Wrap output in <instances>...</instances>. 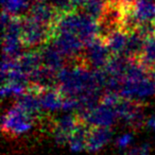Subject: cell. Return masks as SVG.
<instances>
[{"instance_id":"1","label":"cell","mask_w":155,"mask_h":155,"mask_svg":"<svg viewBox=\"0 0 155 155\" xmlns=\"http://www.w3.org/2000/svg\"><path fill=\"white\" fill-rule=\"evenodd\" d=\"M83 56L89 67H93L94 70H100L105 68L113 58V54L104 43L103 38L97 36L86 45Z\"/></svg>"},{"instance_id":"2","label":"cell","mask_w":155,"mask_h":155,"mask_svg":"<svg viewBox=\"0 0 155 155\" xmlns=\"http://www.w3.org/2000/svg\"><path fill=\"white\" fill-rule=\"evenodd\" d=\"M33 120V117L15 105L2 117V131L8 134L20 135L32 127Z\"/></svg>"},{"instance_id":"3","label":"cell","mask_w":155,"mask_h":155,"mask_svg":"<svg viewBox=\"0 0 155 155\" xmlns=\"http://www.w3.org/2000/svg\"><path fill=\"white\" fill-rule=\"evenodd\" d=\"M80 122V117L75 115H66L60 118L53 127V134L56 142L60 144H65L70 140L75 127Z\"/></svg>"},{"instance_id":"4","label":"cell","mask_w":155,"mask_h":155,"mask_svg":"<svg viewBox=\"0 0 155 155\" xmlns=\"http://www.w3.org/2000/svg\"><path fill=\"white\" fill-rule=\"evenodd\" d=\"M38 98L43 110H55L63 108L65 99H66V97L63 95L58 87L45 88L38 94Z\"/></svg>"},{"instance_id":"5","label":"cell","mask_w":155,"mask_h":155,"mask_svg":"<svg viewBox=\"0 0 155 155\" xmlns=\"http://www.w3.org/2000/svg\"><path fill=\"white\" fill-rule=\"evenodd\" d=\"M112 136L110 127H95L91 125L87 137L86 150L91 152L98 151L108 142Z\"/></svg>"},{"instance_id":"6","label":"cell","mask_w":155,"mask_h":155,"mask_svg":"<svg viewBox=\"0 0 155 155\" xmlns=\"http://www.w3.org/2000/svg\"><path fill=\"white\" fill-rule=\"evenodd\" d=\"M127 38L129 33L122 29H117L103 37V41L113 55H123L127 48Z\"/></svg>"},{"instance_id":"7","label":"cell","mask_w":155,"mask_h":155,"mask_svg":"<svg viewBox=\"0 0 155 155\" xmlns=\"http://www.w3.org/2000/svg\"><path fill=\"white\" fill-rule=\"evenodd\" d=\"M79 116V115H78ZM91 124L80 118V122L75 127L70 140H69V147L74 152H80L82 150H86L87 137H88Z\"/></svg>"},{"instance_id":"8","label":"cell","mask_w":155,"mask_h":155,"mask_svg":"<svg viewBox=\"0 0 155 155\" xmlns=\"http://www.w3.org/2000/svg\"><path fill=\"white\" fill-rule=\"evenodd\" d=\"M136 62L146 67L148 70L155 69V32L146 38L141 54Z\"/></svg>"},{"instance_id":"9","label":"cell","mask_w":155,"mask_h":155,"mask_svg":"<svg viewBox=\"0 0 155 155\" xmlns=\"http://www.w3.org/2000/svg\"><path fill=\"white\" fill-rule=\"evenodd\" d=\"M105 5L106 0H86L81 11L85 12L96 20H98L103 13Z\"/></svg>"},{"instance_id":"10","label":"cell","mask_w":155,"mask_h":155,"mask_svg":"<svg viewBox=\"0 0 155 155\" xmlns=\"http://www.w3.org/2000/svg\"><path fill=\"white\" fill-rule=\"evenodd\" d=\"M149 153H150L149 144H142L137 148H133L129 151H125L120 155H149Z\"/></svg>"},{"instance_id":"11","label":"cell","mask_w":155,"mask_h":155,"mask_svg":"<svg viewBox=\"0 0 155 155\" xmlns=\"http://www.w3.org/2000/svg\"><path fill=\"white\" fill-rule=\"evenodd\" d=\"M133 139V136L132 134H124V135L120 136V137L117 139V146L119 148H125L130 144V142Z\"/></svg>"},{"instance_id":"12","label":"cell","mask_w":155,"mask_h":155,"mask_svg":"<svg viewBox=\"0 0 155 155\" xmlns=\"http://www.w3.org/2000/svg\"><path fill=\"white\" fill-rule=\"evenodd\" d=\"M147 125H148L150 129L155 130V117H151V118L147 121Z\"/></svg>"},{"instance_id":"13","label":"cell","mask_w":155,"mask_h":155,"mask_svg":"<svg viewBox=\"0 0 155 155\" xmlns=\"http://www.w3.org/2000/svg\"><path fill=\"white\" fill-rule=\"evenodd\" d=\"M34 1H36V2H47L49 0H34Z\"/></svg>"},{"instance_id":"14","label":"cell","mask_w":155,"mask_h":155,"mask_svg":"<svg viewBox=\"0 0 155 155\" xmlns=\"http://www.w3.org/2000/svg\"><path fill=\"white\" fill-rule=\"evenodd\" d=\"M154 70H155V69H154Z\"/></svg>"}]
</instances>
